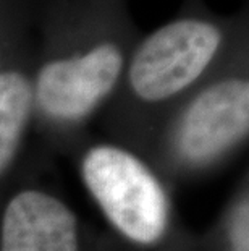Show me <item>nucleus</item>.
<instances>
[{"mask_svg": "<svg viewBox=\"0 0 249 251\" xmlns=\"http://www.w3.org/2000/svg\"><path fill=\"white\" fill-rule=\"evenodd\" d=\"M224 251H249V196L246 188L235 198L225 216Z\"/></svg>", "mask_w": 249, "mask_h": 251, "instance_id": "7", "label": "nucleus"}, {"mask_svg": "<svg viewBox=\"0 0 249 251\" xmlns=\"http://www.w3.org/2000/svg\"><path fill=\"white\" fill-rule=\"evenodd\" d=\"M125 57L113 42H102L81 55L55 58L38 73L34 105L50 122L73 125L86 120L112 93Z\"/></svg>", "mask_w": 249, "mask_h": 251, "instance_id": "4", "label": "nucleus"}, {"mask_svg": "<svg viewBox=\"0 0 249 251\" xmlns=\"http://www.w3.org/2000/svg\"><path fill=\"white\" fill-rule=\"evenodd\" d=\"M79 177L110 227L133 247L156 250L172 230V200L160 175L133 149L115 143L86 148Z\"/></svg>", "mask_w": 249, "mask_h": 251, "instance_id": "1", "label": "nucleus"}, {"mask_svg": "<svg viewBox=\"0 0 249 251\" xmlns=\"http://www.w3.org/2000/svg\"><path fill=\"white\" fill-rule=\"evenodd\" d=\"M217 26L203 20H178L146 37L128 68V81L137 99L163 102L198 81L220 47Z\"/></svg>", "mask_w": 249, "mask_h": 251, "instance_id": "3", "label": "nucleus"}, {"mask_svg": "<svg viewBox=\"0 0 249 251\" xmlns=\"http://www.w3.org/2000/svg\"><path fill=\"white\" fill-rule=\"evenodd\" d=\"M33 109L29 78L18 70L0 72V181L18 161Z\"/></svg>", "mask_w": 249, "mask_h": 251, "instance_id": "6", "label": "nucleus"}, {"mask_svg": "<svg viewBox=\"0 0 249 251\" xmlns=\"http://www.w3.org/2000/svg\"><path fill=\"white\" fill-rule=\"evenodd\" d=\"M248 131L249 83L226 78L191 99L172 125L163 151L178 172L201 174L241 148Z\"/></svg>", "mask_w": 249, "mask_h": 251, "instance_id": "2", "label": "nucleus"}, {"mask_svg": "<svg viewBox=\"0 0 249 251\" xmlns=\"http://www.w3.org/2000/svg\"><path fill=\"white\" fill-rule=\"evenodd\" d=\"M76 211L41 185L15 188L0 206V251H84Z\"/></svg>", "mask_w": 249, "mask_h": 251, "instance_id": "5", "label": "nucleus"}]
</instances>
